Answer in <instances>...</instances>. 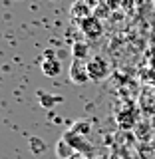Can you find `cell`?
Returning <instances> with one entry per match:
<instances>
[{"label":"cell","instance_id":"3","mask_svg":"<svg viewBox=\"0 0 155 159\" xmlns=\"http://www.w3.org/2000/svg\"><path fill=\"white\" fill-rule=\"evenodd\" d=\"M70 80L76 86H84L89 82V74H88V62L84 60H74L70 66Z\"/></svg>","mask_w":155,"mask_h":159},{"label":"cell","instance_id":"1","mask_svg":"<svg viewBox=\"0 0 155 159\" xmlns=\"http://www.w3.org/2000/svg\"><path fill=\"white\" fill-rule=\"evenodd\" d=\"M88 74L93 82H103L112 74V66L103 56H92L88 60Z\"/></svg>","mask_w":155,"mask_h":159},{"label":"cell","instance_id":"7","mask_svg":"<svg viewBox=\"0 0 155 159\" xmlns=\"http://www.w3.org/2000/svg\"><path fill=\"white\" fill-rule=\"evenodd\" d=\"M70 145H72V143H68V141H66L64 137H62V139L58 141V147H56V151H58V157H60V159L68 157L70 153H72V147H70Z\"/></svg>","mask_w":155,"mask_h":159},{"label":"cell","instance_id":"6","mask_svg":"<svg viewBox=\"0 0 155 159\" xmlns=\"http://www.w3.org/2000/svg\"><path fill=\"white\" fill-rule=\"evenodd\" d=\"M72 56H74V60H86L88 58V46L84 42H74L72 44Z\"/></svg>","mask_w":155,"mask_h":159},{"label":"cell","instance_id":"9","mask_svg":"<svg viewBox=\"0 0 155 159\" xmlns=\"http://www.w3.org/2000/svg\"><path fill=\"white\" fill-rule=\"evenodd\" d=\"M60 98H42V103L44 106H52V103H58Z\"/></svg>","mask_w":155,"mask_h":159},{"label":"cell","instance_id":"10","mask_svg":"<svg viewBox=\"0 0 155 159\" xmlns=\"http://www.w3.org/2000/svg\"><path fill=\"white\" fill-rule=\"evenodd\" d=\"M86 4H88V6H93V4H96V0H86Z\"/></svg>","mask_w":155,"mask_h":159},{"label":"cell","instance_id":"8","mask_svg":"<svg viewBox=\"0 0 155 159\" xmlns=\"http://www.w3.org/2000/svg\"><path fill=\"white\" fill-rule=\"evenodd\" d=\"M30 149H32L34 153H42L44 149H46V145L42 143V139H38V137H32V139H30Z\"/></svg>","mask_w":155,"mask_h":159},{"label":"cell","instance_id":"5","mask_svg":"<svg viewBox=\"0 0 155 159\" xmlns=\"http://www.w3.org/2000/svg\"><path fill=\"white\" fill-rule=\"evenodd\" d=\"M72 16H74V18H78L80 22H82V20H86V18H89V16H93V14H92V6H88L86 0H78V2L72 6Z\"/></svg>","mask_w":155,"mask_h":159},{"label":"cell","instance_id":"2","mask_svg":"<svg viewBox=\"0 0 155 159\" xmlns=\"http://www.w3.org/2000/svg\"><path fill=\"white\" fill-rule=\"evenodd\" d=\"M80 28H82L84 36L88 40H98V38H102V34H103V26H102V22H99L98 16H89L86 20H82V22H80Z\"/></svg>","mask_w":155,"mask_h":159},{"label":"cell","instance_id":"4","mask_svg":"<svg viewBox=\"0 0 155 159\" xmlns=\"http://www.w3.org/2000/svg\"><path fill=\"white\" fill-rule=\"evenodd\" d=\"M42 72H44V76H48V78H56V76H60V72H62V64H60V60L54 58L52 52H46V58H44V62H42Z\"/></svg>","mask_w":155,"mask_h":159}]
</instances>
